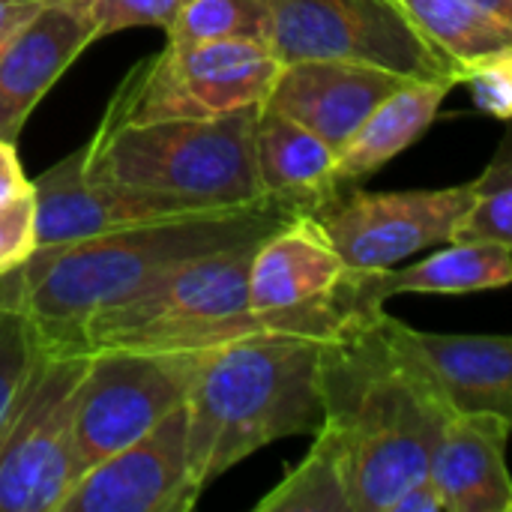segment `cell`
<instances>
[{
  "label": "cell",
  "mask_w": 512,
  "mask_h": 512,
  "mask_svg": "<svg viewBox=\"0 0 512 512\" xmlns=\"http://www.w3.org/2000/svg\"><path fill=\"white\" fill-rule=\"evenodd\" d=\"M321 432L342 453L354 512H390L429 474L444 423L456 414L399 348L384 306L357 309L321 339Z\"/></svg>",
  "instance_id": "cell-1"
},
{
  "label": "cell",
  "mask_w": 512,
  "mask_h": 512,
  "mask_svg": "<svg viewBox=\"0 0 512 512\" xmlns=\"http://www.w3.org/2000/svg\"><path fill=\"white\" fill-rule=\"evenodd\" d=\"M288 216L294 213L279 207L222 210L36 246L21 267L0 276V306L30 315L54 351H78L81 327L102 309L135 297L198 255L264 237Z\"/></svg>",
  "instance_id": "cell-2"
},
{
  "label": "cell",
  "mask_w": 512,
  "mask_h": 512,
  "mask_svg": "<svg viewBox=\"0 0 512 512\" xmlns=\"http://www.w3.org/2000/svg\"><path fill=\"white\" fill-rule=\"evenodd\" d=\"M318 360L321 339L279 330L201 351L186 393V465L201 495L261 447L318 432Z\"/></svg>",
  "instance_id": "cell-3"
},
{
  "label": "cell",
  "mask_w": 512,
  "mask_h": 512,
  "mask_svg": "<svg viewBox=\"0 0 512 512\" xmlns=\"http://www.w3.org/2000/svg\"><path fill=\"white\" fill-rule=\"evenodd\" d=\"M255 114L258 105L210 120L141 126L99 120L93 138L81 147V171L93 183L165 195L198 210L273 207L255 174Z\"/></svg>",
  "instance_id": "cell-4"
},
{
  "label": "cell",
  "mask_w": 512,
  "mask_h": 512,
  "mask_svg": "<svg viewBox=\"0 0 512 512\" xmlns=\"http://www.w3.org/2000/svg\"><path fill=\"white\" fill-rule=\"evenodd\" d=\"M258 240L198 255L135 297L102 309L81 327L78 351H207L270 330L246 303V273Z\"/></svg>",
  "instance_id": "cell-5"
},
{
  "label": "cell",
  "mask_w": 512,
  "mask_h": 512,
  "mask_svg": "<svg viewBox=\"0 0 512 512\" xmlns=\"http://www.w3.org/2000/svg\"><path fill=\"white\" fill-rule=\"evenodd\" d=\"M282 63L249 39L165 42L135 63L105 105L102 123L141 126L159 120H210L264 105Z\"/></svg>",
  "instance_id": "cell-6"
},
{
  "label": "cell",
  "mask_w": 512,
  "mask_h": 512,
  "mask_svg": "<svg viewBox=\"0 0 512 512\" xmlns=\"http://www.w3.org/2000/svg\"><path fill=\"white\" fill-rule=\"evenodd\" d=\"M246 303L270 330L312 339H327L351 312L372 309L315 213H294L255 243Z\"/></svg>",
  "instance_id": "cell-7"
},
{
  "label": "cell",
  "mask_w": 512,
  "mask_h": 512,
  "mask_svg": "<svg viewBox=\"0 0 512 512\" xmlns=\"http://www.w3.org/2000/svg\"><path fill=\"white\" fill-rule=\"evenodd\" d=\"M267 48L279 63L339 60L393 72L408 81H453L456 69L438 57L405 21L393 0H264Z\"/></svg>",
  "instance_id": "cell-8"
},
{
  "label": "cell",
  "mask_w": 512,
  "mask_h": 512,
  "mask_svg": "<svg viewBox=\"0 0 512 512\" xmlns=\"http://www.w3.org/2000/svg\"><path fill=\"white\" fill-rule=\"evenodd\" d=\"M201 351H87L75 387V453L81 471L144 438L186 402Z\"/></svg>",
  "instance_id": "cell-9"
},
{
  "label": "cell",
  "mask_w": 512,
  "mask_h": 512,
  "mask_svg": "<svg viewBox=\"0 0 512 512\" xmlns=\"http://www.w3.org/2000/svg\"><path fill=\"white\" fill-rule=\"evenodd\" d=\"M87 351H57L0 453V512H60L81 465L75 453V387Z\"/></svg>",
  "instance_id": "cell-10"
},
{
  "label": "cell",
  "mask_w": 512,
  "mask_h": 512,
  "mask_svg": "<svg viewBox=\"0 0 512 512\" xmlns=\"http://www.w3.org/2000/svg\"><path fill=\"white\" fill-rule=\"evenodd\" d=\"M471 198V183L447 189L369 192L342 186L315 219L354 273L396 267L408 255L444 246Z\"/></svg>",
  "instance_id": "cell-11"
},
{
  "label": "cell",
  "mask_w": 512,
  "mask_h": 512,
  "mask_svg": "<svg viewBox=\"0 0 512 512\" xmlns=\"http://www.w3.org/2000/svg\"><path fill=\"white\" fill-rule=\"evenodd\" d=\"M201 492L186 465V402L144 438L81 474L60 512H189Z\"/></svg>",
  "instance_id": "cell-12"
},
{
  "label": "cell",
  "mask_w": 512,
  "mask_h": 512,
  "mask_svg": "<svg viewBox=\"0 0 512 512\" xmlns=\"http://www.w3.org/2000/svg\"><path fill=\"white\" fill-rule=\"evenodd\" d=\"M33 192H36L39 246L87 240L108 231L138 228L153 222L222 213V210H198L174 198L117 186V183H93L81 171V147L72 150L57 165H51L48 171H42L33 180Z\"/></svg>",
  "instance_id": "cell-13"
},
{
  "label": "cell",
  "mask_w": 512,
  "mask_h": 512,
  "mask_svg": "<svg viewBox=\"0 0 512 512\" xmlns=\"http://www.w3.org/2000/svg\"><path fill=\"white\" fill-rule=\"evenodd\" d=\"M408 78L384 69L339 60H291L282 63L264 105L297 120L336 153L357 126Z\"/></svg>",
  "instance_id": "cell-14"
},
{
  "label": "cell",
  "mask_w": 512,
  "mask_h": 512,
  "mask_svg": "<svg viewBox=\"0 0 512 512\" xmlns=\"http://www.w3.org/2000/svg\"><path fill=\"white\" fill-rule=\"evenodd\" d=\"M390 333L399 348L423 369L450 411H489L512 417V339L426 333L390 315Z\"/></svg>",
  "instance_id": "cell-15"
},
{
  "label": "cell",
  "mask_w": 512,
  "mask_h": 512,
  "mask_svg": "<svg viewBox=\"0 0 512 512\" xmlns=\"http://www.w3.org/2000/svg\"><path fill=\"white\" fill-rule=\"evenodd\" d=\"M512 417L471 411L444 423L429 462L444 512H510L512 480L507 471V441Z\"/></svg>",
  "instance_id": "cell-16"
},
{
  "label": "cell",
  "mask_w": 512,
  "mask_h": 512,
  "mask_svg": "<svg viewBox=\"0 0 512 512\" xmlns=\"http://www.w3.org/2000/svg\"><path fill=\"white\" fill-rule=\"evenodd\" d=\"M96 42L93 27L72 9L45 3L39 15L0 54V138L18 144V135L63 78V72Z\"/></svg>",
  "instance_id": "cell-17"
},
{
  "label": "cell",
  "mask_w": 512,
  "mask_h": 512,
  "mask_svg": "<svg viewBox=\"0 0 512 512\" xmlns=\"http://www.w3.org/2000/svg\"><path fill=\"white\" fill-rule=\"evenodd\" d=\"M252 153L261 192L273 207L315 213L339 192L336 150L270 105H258Z\"/></svg>",
  "instance_id": "cell-18"
},
{
  "label": "cell",
  "mask_w": 512,
  "mask_h": 512,
  "mask_svg": "<svg viewBox=\"0 0 512 512\" xmlns=\"http://www.w3.org/2000/svg\"><path fill=\"white\" fill-rule=\"evenodd\" d=\"M453 87V81H405L381 99L336 153V186H357L420 141Z\"/></svg>",
  "instance_id": "cell-19"
},
{
  "label": "cell",
  "mask_w": 512,
  "mask_h": 512,
  "mask_svg": "<svg viewBox=\"0 0 512 512\" xmlns=\"http://www.w3.org/2000/svg\"><path fill=\"white\" fill-rule=\"evenodd\" d=\"M435 255L411 267H387L378 273H354L360 297L384 306L399 294H477L507 288L512 279V249L495 243H444Z\"/></svg>",
  "instance_id": "cell-20"
},
{
  "label": "cell",
  "mask_w": 512,
  "mask_h": 512,
  "mask_svg": "<svg viewBox=\"0 0 512 512\" xmlns=\"http://www.w3.org/2000/svg\"><path fill=\"white\" fill-rule=\"evenodd\" d=\"M417 36L444 57L456 75L495 54L512 48V24L486 12L471 0H393Z\"/></svg>",
  "instance_id": "cell-21"
},
{
  "label": "cell",
  "mask_w": 512,
  "mask_h": 512,
  "mask_svg": "<svg viewBox=\"0 0 512 512\" xmlns=\"http://www.w3.org/2000/svg\"><path fill=\"white\" fill-rule=\"evenodd\" d=\"M309 453L273 486L258 504V512H354L348 471L339 447L327 432L312 435Z\"/></svg>",
  "instance_id": "cell-22"
},
{
  "label": "cell",
  "mask_w": 512,
  "mask_h": 512,
  "mask_svg": "<svg viewBox=\"0 0 512 512\" xmlns=\"http://www.w3.org/2000/svg\"><path fill=\"white\" fill-rule=\"evenodd\" d=\"M51 354L57 351L30 321V315L12 306H0V453Z\"/></svg>",
  "instance_id": "cell-23"
},
{
  "label": "cell",
  "mask_w": 512,
  "mask_h": 512,
  "mask_svg": "<svg viewBox=\"0 0 512 512\" xmlns=\"http://www.w3.org/2000/svg\"><path fill=\"white\" fill-rule=\"evenodd\" d=\"M447 243H495L512 249V150L501 141L486 171L471 180V198L459 213Z\"/></svg>",
  "instance_id": "cell-24"
},
{
  "label": "cell",
  "mask_w": 512,
  "mask_h": 512,
  "mask_svg": "<svg viewBox=\"0 0 512 512\" xmlns=\"http://www.w3.org/2000/svg\"><path fill=\"white\" fill-rule=\"evenodd\" d=\"M168 42L249 39L267 45L270 15L264 0H186L165 27Z\"/></svg>",
  "instance_id": "cell-25"
},
{
  "label": "cell",
  "mask_w": 512,
  "mask_h": 512,
  "mask_svg": "<svg viewBox=\"0 0 512 512\" xmlns=\"http://www.w3.org/2000/svg\"><path fill=\"white\" fill-rule=\"evenodd\" d=\"M81 15L96 39L129 27H159L165 30L186 0H45Z\"/></svg>",
  "instance_id": "cell-26"
},
{
  "label": "cell",
  "mask_w": 512,
  "mask_h": 512,
  "mask_svg": "<svg viewBox=\"0 0 512 512\" xmlns=\"http://www.w3.org/2000/svg\"><path fill=\"white\" fill-rule=\"evenodd\" d=\"M459 84H468L474 102L483 114L510 120L512 114V48L495 51L477 63H471Z\"/></svg>",
  "instance_id": "cell-27"
},
{
  "label": "cell",
  "mask_w": 512,
  "mask_h": 512,
  "mask_svg": "<svg viewBox=\"0 0 512 512\" xmlns=\"http://www.w3.org/2000/svg\"><path fill=\"white\" fill-rule=\"evenodd\" d=\"M39 246L36 237V192L0 204V276L21 267Z\"/></svg>",
  "instance_id": "cell-28"
},
{
  "label": "cell",
  "mask_w": 512,
  "mask_h": 512,
  "mask_svg": "<svg viewBox=\"0 0 512 512\" xmlns=\"http://www.w3.org/2000/svg\"><path fill=\"white\" fill-rule=\"evenodd\" d=\"M27 192H33V180L24 174L15 144L0 138V204Z\"/></svg>",
  "instance_id": "cell-29"
},
{
  "label": "cell",
  "mask_w": 512,
  "mask_h": 512,
  "mask_svg": "<svg viewBox=\"0 0 512 512\" xmlns=\"http://www.w3.org/2000/svg\"><path fill=\"white\" fill-rule=\"evenodd\" d=\"M45 0H0V54L39 15Z\"/></svg>",
  "instance_id": "cell-30"
},
{
  "label": "cell",
  "mask_w": 512,
  "mask_h": 512,
  "mask_svg": "<svg viewBox=\"0 0 512 512\" xmlns=\"http://www.w3.org/2000/svg\"><path fill=\"white\" fill-rule=\"evenodd\" d=\"M390 512H444V501H441L435 483H432L429 474H426V477H420L417 483H411V486L393 501Z\"/></svg>",
  "instance_id": "cell-31"
},
{
  "label": "cell",
  "mask_w": 512,
  "mask_h": 512,
  "mask_svg": "<svg viewBox=\"0 0 512 512\" xmlns=\"http://www.w3.org/2000/svg\"><path fill=\"white\" fill-rule=\"evenodd\" d=\"M471 3L483 6L486 12H492V15H498L501 21H510L512 24V0H471Z\"/></svg>",
  "instance_id": "cell-32"
}]
</instances>
